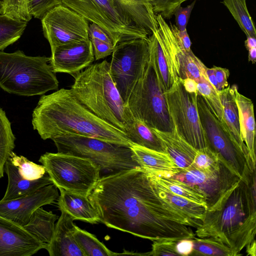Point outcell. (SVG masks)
Listing matches in <instances>:
<instances>
[{
  "instance_id": "6da1fadb",
  "label": "cell",
  "mask_w": 256,
  "mask_h": 256,
  "mask_svg": "<svg viewBox=\"0 0 256 256\" xmlns=\"http://www.w3.org/2000/svg\"><path fill=\"white\" fill-rule=\"evenodd\" d=\"M100 222L152 241L193 238L201 221L182 214L162 198L150 176L140 168L100 178L88 196Z\"/></svg>"
},
{
  "instance_id": "7a4b0ae2",
  "label": "cell",
  "mask_w": 256,
  "mask_h": 256,
  "mask_svg": "<svg viewBox=\"0 0 256 256\" xmlns=\"http://www.w3.org/2000/svg\"><path fill=\"white\" fill-rule=\"evenodd\" d=\"M32 124L44 140L60 136L79 135L128 146L134 145L124 132L82 104L70 89L62 88L42 96L33 110Z\"/></svg>"
},
{
  "instance_id": "3957f363",
  "label": "cell",
  "mask_w": 256,
  "mask_h": 256,
  "mask_svg": "<svg viewBox=\"0 0 256 256\" xmlns=\"http://www.w3.org/2000/svg\"><path fill=\"white\" fill-rule=\"evenodd\" d=\"M256 196L240 179L212 208L207 210L196 228L198 238H212L230 248L238 256L255 238Z\"/></svg>"
},
{
  "instance_id": "277c9868",
  "label": "cell",
  "mask_w": 256,
  "mask_h": 256,
  "mask_svg": "<svg viewBox=\"0 0 256 256\" xmlns=\"http://www.w3.org/2000/svg\"><path fill=\"white\" fill-rule=\"evenodd\" d=\"M72 76L74 80L70 90L76 98L98 118L124 132L130 116L111 76L110 62L92 64Z\"/></svg>"
},
{
  "instance_id": "5b68a950",
  "label": "cell",
  "mask_w": 256,
  "mask_h": 256,
  "mask_svg": "<svg viewBox=\"0 0 256 256\" xmlns=\"http://www.w3.org/2000/svg\"><path fill=\"white\" fill-rule=\"evenodd\" d=\"M50 57L31 56L22 51L0 52V88L12 94L41 95L57 90L58 81L48 62Z\"/></svg>"
},
{
  "instance_id": "8992f818",
  "label": "cell",
  "mask_w": 256,
  "mask_h": 256,
  "mask_svg": "<svg viewBox=\"0 0 256 256\" xmlns=\"http://www.w3.org/2000/svg\"><path fill=\"white\" fill-rule=\"evenodd\" d=\"M58 152L88 158L110 172L140 168L130 146L79 135L58 136L51 139Z\"/></svg>"
},
{
  "instance_id": "52a82bcc",
  "label": "cell",
  "mask_w": 256,
  "mask_h": 256,
  "mask_svg": "<svg viewBox=\"0 0 256 256\" xmlns=\"http://www.w3.org/2000/svg\"><path fill=\"white\" fill-rule=\"evenodd\" d=\"M58 188L88 196L100 178V169L92 160L62 152H46L39 159Z\"/></svg>"
},
{
  "instance_id": "ba28073f",
  "label": "cell",
  "mask_w": 256,
  "mask_h": 256,
  "mask_svg": "<svg viewBox=\"0 0 256 256\" xmlns=\"http://www.w3.org/2000/svg\"><path fill=\"white\" fill-rule=\"evenodd\" d=\"M126 107L130 116L143 121L152 128L163 132L174 130L164 92L150 60Z\"/></svg>"
},
{
  "instance_id": "9c48e42d",
  "label": "cell",
  "mask_w": 256,
  "mask_h": 256,
  "mask_svg": "<svg viewBox=\"0 0 256 256\" xmlns=\"http://www.w3.org/2000/svg\"><path fill=\"white\" fill-rule=\"evenodd\" d=\"M62 4L104 29L114 46L126 40L148 38L150 34L137 26L114 0H62Z\"/></svg>"
},
{
  "instance_id": "30bf717a",
  "label": "cell",
  "mask_w": 256,
  "mask_h": 256,
  "mask_svg": "<svg viewBox=\"0 0 256 256\" xmlns=\"http://www.w3.org/2000/svg\"><path fill=\"white\" fill-rule=\"evenodd\" d=\"M149 60L148 38L126 40L115 46L110 62V72L126 105Z\"/></svg>"
},
{
  "instance_id": "8fae6325",
  "label": "cell",
  "mask_w": 256,
  "mask_h": 256,
  "mask_svg": "<svg viewBox=\"0 0 256 256\" xmlns=\"http://www.w3.org/2000/svg\"><path fill=\"white\" fill-rule=\"evenodd\" d=\"M164 94L177 134L196 150L208 148L198 110V94L186 92L180 78L177 77Z\"/></svg>"
},
{
  "instance_id": "7c38bea8",
  "label": "cell",
  "mask_w": 256,
  "mask_h": 256,
  "mask_svg": "<svg viewBox=\"0 0 256 256\" xmlns=\"http://www.w3.org/2000/svg\"><path fill=\"white\" fill-rule=\"evenodd\" d=\"M197 107L208 148L220 160L242 179L248 167L242 151L227 128L210 110L203 97L197 96Z\"/></svg>"
},
{
  "instance_id": "4fadbf2b",
  "label": "cell",
  "mask_w": 256,
  "mask_h": 256,
  "mask_svg": "<svg viewBox=\"0 0 256 256\" xmlns=\"http://www.w3.org/2000/svg\"><path fill=\"white\" fill-rule=\"evenodd\" d=\"M41 22L44 36L50 44L51 51L60 46L90 40L88 22L63 4L49 11Z\"/></svg>"
},
{
  "instance_id": "5bb4252c",
  "label": "cell",
  "mask_w": 256,
  "mask_h": 256,
  "mask_svg": "<svg viewBox=\"0 0 256 256\" xmlns=\"http://www.w3.org/2000/svg\"><path fill=\"white\" fill-rule=\"evenodd\" d=\"M182 182L202 194L206 198L207 210L217 204L240 178L224 164L212 171L194 168L180 170L170 177Z\"/></svg>"
},
{
  "instance_id": "9a60e30c",
  "label": "cell",
  "mask_w": 256,
  "mask_h": 256,
  "mask_svg": "<svg viewBox=\"0 0 256 256\" xmlns=\"http://www.w3.org/2000/svg\"><path fill=\"white\" fill-rule=\"evenodd\" d=\"M58 196V188L54 184H50L18 198L0 200V215L24 226L35 210L54 203Z\"/></svg>"
},
{
  "instance_id": "2e32d148",
  "label": "cell",
  "mask_w": 256,
  "mask_h": 256,
  "mask_svg": "<svg viewBox=\"0 0 256 256\" xmlns=\"http://www.w3.org/2000/svg\"><path fill=\"white\" fill-rule=\"evenodd\" d=\"M46 247L24 226L0 215V256H31Z\"/></svg>"
},
{
  "instance_id": "e0dca14e",
  "label": "cell",
  "mask_w": 256,
  "mask_h": 256,
  "mask_svg": "<svg viewBox=\"0 0 256 256\" xmlns=\"http://www.w3.org/2000/svg\"><path fill=\"white\" fill-rule=\"evenodd\" d=\"M50 66L54 73L72 76L95 60L90 40L60 46L52 50Z\"/></svg>"
},
{
  "instance_id": "ac0fdd59",
  "label": "cell",
  "mask_w": 256,
  "mask_h": 256,
  "mask_svg": "<svg viewBox=\"0 0 256 256\" xmlns=\"http://www.w3.org/2000/svg\"><path fill=\"white\" fill-rule=\"evenodd\" d=\"M60 211L52 238L46 249L50 256H84L72 234L74 219L64 210Z\"/></svg>"
},
{
  "instance_id": "d6986e66",
  "label": "cell",
  "mask_w": 256,
  "mask_h": 256,
  "mask_svg": "<svg viewBox=\"0 0 256 256\" xmlns=\"http://www.w3.org/2000/svg\"><path fill=\"white\" fill-rule=\"evenodd\" d=\"M130 148L140 168L148 174L170 178L181 170L166 152L134 144Z\"/></svg>"
},
{
  "instance_id": "ffe728a7",
  "label": "cell",
  "mask_w": 256,
  "mask_h": 256,
  "mask_svg": "<svg viewBox=\"0 0 256 256\" xmlns=\"http://www.w3.org/2000/svg\"><path fill=\"white\" fill-rule=\"evenodd\" d=\"M235 85L222 89L218 92L220 100L224 124L233 140L236 142L244 152L248 164L252 162L248 150L242 142L240 132L239 115L236 98Z\"/></svg>"
},
{
  "instance_id": "44dd1931",
  "label": "cell",
  "mask_w": 256,
  "mask_h": 256,
  "mask_svg": "<svg viewBox=\"0 0 256 256\" xmlns=\"http://www.w3.org/2000/svg\"><path fill=\"white\" fill-rule=\"evenodd\" d=\"M60 196L58 198V206L74 220H80L94 224L100 222L97 210L92 206L88 196L58 188Z\"/></svg>"
},
{
  "instance_id": "7402d4cb",
  "label": "cell",
  "mask_w": 256,
  "mask_h": 256,
  "mask_svg": "<svg viewBox=\"0 0 256 256\" xmlns=\"http://www.w3.org/2000/svg\"><path fill=\"white\" fill-rule=\"evenodd\" d=\"M4 172L7 174L8 184L6 193L1 200H8L23 196L35 192L40 188L53 184L48 174L36 180H27L22 178L18 170L9 158L4 165Z\"/></svg>"
},
{
  "instance_id": "603a6c76",
  "label": "cell",
  "mask_w": 256,
  "mask_h": 256,
  "mask_svg": "<svg viewBox=\"0 0 256 256\" xmlns=\"http://www.w3.org/2000/svg\"><path fill=\"white\" fill-rule=\"evenodd\" d=\"M152 128L160 139L166 152L179 168L184 170L192 168L197 150L179 136L174 129L172 132H163Z\"/></svg>"
},
{
  "instance_id": "cb8c5ba5",
  "label": "cell",
  "mask_w": 256,
  "mask_h": 256,
  "mask_svg": "<svg viewBox=\"0 0 256 256\" xmlns=\"http://www.w3.org/2000/svg\"><path fill=\"white\" fill-rule=\"evenodd\" d=\"M235 92L241 138L248 150L252 162L256 164V124L254 104L250 99L238 92L237 87Z\"/></svg>"
},
{
  "instance_id": "d4e9b609",
  "label": "cell",
  "mask_w": 256,
  "mask_h": 256,
  "mask_svg": "<svg viewBox=\"0 0 256 256\" xmlns=\"http://www.w3.org/2000/svg\"><path fill=\"white\" fill-rule=\"evenodd\" d=\"M122 12L138 26L150 34L157 31L158 25L151 0H114Z\"/></svg>"
},
{
  "instance_id": "484cf974",
  "label": "cell",
  "mask_w": 256,
  "mask_h": 256,
  "mask_svg": "<svg viewBox=\"0 0 256 256\" xmlns=\"http://www.w3.org/2000/svg\"><path fill=\"white\" fill-rule=\"evenodd\" d=\"M124 132L133 144L166 152L160 139L143 121L130 116L126 122Z\"/></svg>"
},
{
  "instance_id": "4316f807",
  "label": "cell",
  "mask_w": 256,
  "mask_h": 256,
  "mask_svg": "<svg viewBox=\"0 0 256 256\" xmlns=\"http://www.w3.org/2000/svg\"><path fill=\"white\" fill-rule=\"evenodd\" d=\"M58 218L56 214L40 207L34 212L28 223L24 228L47 246L51 241L55 222Z\"/></svg>"
},
{
  "instance_id": "83f0119b",
  "label": "cell",
  "mask_w": 256,
  "mask_h": 256,
  "mask_svg": "<svg viewBox=\"0 0 256 256\" xmlns=\"http://www.w3.org/2000/svg\"><path fill=\"white\" fill-rule=\"evenodd\" d=\"M150 176L155 182L158 194L162 198L186 216L198 220H203L207 210L206 205L194 202L172 192L156 182L151 176Z\"/></svg>"
},
{
  "instance_id": "f1b7e54d",
  "label": "cell",
  "mask_w": 256,
  "mask_h": 256,
  "mask_svg": "<svg viewBox=\"0 0 256 256\" xmlns=\"http://www.w3.org/2000/svg\"><path fill=\"white\" fill-rule=\"evenodd\" d=\"M148 41L150 60L152 64L158 84L164 92L170 88L174 80L155 33L148 36Z\"/></svg>"
},
{
  "instance_id": "f546056e",
  "label": "cell",
  "mask_w": 256,
  "mask_h": 256,
  "mask_svg": "<svg viewBox=\"0 0 256 256\" xmlns=\"http://www.w3.org/2000/svg\"><path fill=\"white\" fill-rule=\"evenodd\" d=\"M178 76L181 79L189 78L197 83L206 79V66L192 52H186L181 46L178 54Z\"/></svg>"
},
{
  "instance_id": "4dcf8cb0",
  "label": "cell",
  "mask_w": 256,
  "mask_h": 256,
  "mask_svg": "<svg viewBox=\"0 0 256 256\" xmlns=\"http://www.w3.org/2000/svg\"><path fill=\"white\" fill-rule=\"evenodd\" d=\"M72 234L84 256H113L122 254L111 251L94 235L76 225Z\"/></svg>"
},
{
  "instance_id": "1f68e13d",
  "label": "cell",
  "mask_w": 256,
  "mask_h": 256,
  "mask_svg": "<svg viewBox=\"0 0 256 256\" xmlns=\"http://www.w3.org/2000/svg\"><path fill=\"white\" fill-rule=\"evenodd\" d=\"M28 22L4 14H0V52L20 38Z\"/></svg>"
},
{
  "instance_id": "d6a6232c",
  "label": "cell",
  "mask_w": 256,
  "mask_h": 256,
  "mask_svg": "<svg viewBox=\"0 0 256 256\" xmlns=\"http://www.w3.org/2000/svg\"><path fill=\"white\" fill-rule=\"evenodd\" d=\"M15 140L11 124L0 108V178L4 176V165L13 152Z\"/></svg>"
},
{
  "instance_id": "836d02e7",
  "label": "cell",
  "mask_w": 256,
  "mask_h": 256,
  "mask_svg": "<svg viewBox=\"0 0 256 256\" xmlns=\"http://www.w3.org/2000/svg\"><path fill=\"white\" fill-rule=\"evenodd\" d=\"M228 9L246 36L256 37V30L246 0H222V2Z\"/></svg>"
},
{
  "instance_id": "e575fe53",
  "label": "cell",
  "mask_w": 256,
  "mask_h": 256,
  "mask_svg": "<svg viewBox=\"0 0 256 256\" xmlns=\"http://www.w3.org/2000/svg\"><path fill=\"white\" fill-rule=\"evenodd\" d=\"M193 251L190 255L237 256L230 248L220 242L212 238H193Z\"/></svg>"
},
{
  "instance_id": "d590c367",
  "label": "cell",
  "mask_w": 256,
  "mask_h": 256,
  "mask_svg": "<svg viewBox=\"0 0 256 256\" xmlns=\"http://www.w3.org/2000/svg\"><path fill=\"white\" fill-rule=\"evenodd\" d=\"M150 175L156 182L172 192L194 202L206 206L204 196L194 188L185 183L172 178Z\"/></svg>"
},
{
  "instance_id": "8d00e7d4",
  "label": "cell",
  "mask_w": 256,
  "mask_h": 256,
  "mask_svg": "<svg viewBox=\"0 0 256 256\" xmlns=\"http://www.w3.org/2000/svg\"><path fill=\"white\" fill-rule=\"evenodd\" d=\"M9 160L18 170L21 176L27 180H36L42 178L46 170L42 165L36 164L22 156H18L13 152Z\"/></svg>"
},
{
  "instance_id": "74e56055",
  "label": "cell",
  "mask_w": 256,
  "mask_h": 256,
  "mask_svg": "<svg viewBox=\"0 0 256 256\" xmlns=\"http://www.w3.org/2000/svg\"><path fill=\"white\" fill-rule=\"evenodd\" d=\"M197 88L198 94L203 97L210 110L226 128L224 120L222 108L218 92L214 89L206 79L198 83Z\"/></svg>"
},
{
  "instance_id": "f35d334b",
  "label": "cell",
  "mask_w": 256,
  "mask_h": 256,
  "mask_svg": "<svg viewBox=\"0 0 256 256\" xmlns=\"http://www.w3.org/2000/svg\"><path fill=\"white\" fill-rule=\"evenodd\" d=\"M222 162L216 154L208 148L197 150L192 168L203 171H212L218 169Z\"/></svg>"
},
{
  "instance_id": "ab89813d",
  "label": "cell",
  "mask_w": 256,
  "mask_h": 256,
  "mask_svg": "<svg viewBox=\"0 0 256 256\" xmlns=\"http://www.w3.org/2000/svg\"><path fill=\"white\" fill-rule=\"evenodd\" d=\"M28 3V0H4L2 14L28 22L32 18L29 12Z\"/></svg>"
},
{
  "instance_id": "60d3db41",
  "label": "cell",
  "mask_w": 256,
  "mask_h": 256,
  "mask_svg": "<svg viewBox=\"0 0 256 256\" xmlns=\"http://www.w3.org/2000/svg\"><path fill=\"white\" fill-rule=\"evenodd\" d=\"M180 240L161 238L153 240L152 250L142 255L146 256H179L176 251V244Z\"/></svg>"
},
{
  "instance_id": "b9f144b4",
  "label": "cell",
  "mask_w": 256,
  "mask_h": 256,
  "mask_svg": "<svg viewBox=\"0 0 256 256\" xmlns=\"http://www.w3.org/2000/svg\"><path fill=\"white\" fill-rule=\"evenodd\" d=\"M62 4V0H28L30 14L34 18L42 19L49 11Z\"/></svg>"
},
{
  "instance_id": "7bdbcfd3",
  "label": "cell",
  "mask_w": 256,
  "mask_h": 256,
  "mask_svg": "<svg viewBox=\"0 0 256 256\" xmlns=\"http://www.w3.org/2000/svg\"><path fill=\"white\" fill-rule=\"evenodd\" d=\"M188 0H151L156 14H160L164 19H170L184 2Z\"/></svg>"
},
{
  "instance_id": "ee69618b",
  "label": "cell",
  "mask_w": 256,
  "mask_h": 256,
  "mask_svg": "<svg viewBox=\"0 0 256 256\" xmlns=\"http://www.w3.org/2000/svg\"><path fill=\"white\" fill-rule=\"evenodd\" d=\"M89 39L92 44L95 60L104 58L112 54L114 48L112 44L94 38Z\"/></svg>"
},
{
  "instance_id": "f6af8a7d",
  "label": "cell",
  "mask_w": 256,
  "mask_h": 256,
  "mask_svg": "<svg viewBox=\"0 0 256 256\" xmlns=\"http://www.w3.org/2000/svg\"><path fill=\"white\" fill-rule=\"evenodd\" d=\"M196 2V0H194L186 7L180 6L175 11L174 14L175 16V25L180 31L186 29V26Z\"/></svg>"
},
{
  "instance_id": "bcb514c9",
  "label": "cell",
  "mask_w": 256,
  "mask_h": 256,
  "mask_svg": "<svg viewBox=\"0 0 256 256\" xmlns=\"http://www.w3.org/2000/svg\"><path fill=\"white\" fill-rule=\"evenodd\" d=\"M88 34L89 38H97L113 44L112 40L108 33L99 26L94 23L90 22L89 24Z\"/></svg>"
},
{
  "instance_id": "7dc6e473",
  "label": "cell",
  "mask_w": 256,
  "mask_h": 256,
  "mask_svg": "<svg viewBox=\"0 0 256 256\" xmlns=\"http://www.w3.org/2000/svg\"><path fill=\"white\" fill-rule=\"evenodd\" d=\"M192 238H182L178 240L176 244V251L179 256H188L193 251Z\"/></svg>"
},
{
  "instance_id": "c3c4849f",
  "label": "cell",
  "mask_w": 256,
  "mask_h": 256,
  "mask_svg": "<svg viewBox=\"0 0 256 256\" xmlns=\"http://www.w3.org/2000/svg\"><path fill=\"white\" fill-rule=\"evenodd\" d=\"M213 67L220 90H221L228 86V79L230 76V71L227 68L220 66H214Z\"/></svg>"
},
{
  "instance_id": "681fc988",
  "label": "cell",
  "mask_w": 256,
  "mask_h": 256,
  "mask_svg": "<svg viewBox=\"0 0 256 256\" xmlns=\"http://www.w3.org/2000/svg\"><path fill=\"white\" fill-rule=\"evenodd\" d=\"M177 35L180 44L186 52H190L191 50V42L188 34L186 29L183 31L177 30Z\"/></svg>"
},
{
  "instance_id": "f907efd6",
  "label": "cell",
  "mask_w": 256,
  "mask_h": 256,
  "mask_svg": "<svg viewBox=\"0 0 256 256\" xmlns=\"http://www.w3.org/2000/svg\"><path fill=\"white\" fill-rule=\"evenodd\" d=\"M182 84L185 90L190 93L198 94L197 84L198 83L192 79L186 78L181 79Z\"/></svg>"
},
{
  "instance_id": "816d5d0a",
  "label": "cell",
  "mask_w": 256,
  "mask_h": 256,
  "mask_svg": "<svg viewBox=\"0 0 256 256\" xmlns=\"http://www.w3.org/2000/svg\"><path fill=\"white\" fill-rule=\"evenodd\" d=\"M206 76L208 80L212 85L214 89L218 92L220 90L216 80L214 68H206L205 71Z\"/></svg>"
},
{
  "instance_id": "f5cc1de1",
  "label": "cell",
  "mask_w": 256,
  "mask_h": 256,
  "mask_svg": "<svg viewBox=\"0 0 256 256\" xmlns=\"http://www.w3.org/2000/svg\"><path fill=\"white\" fill-rule=\"evenodd\" d=\"M244 44L247 50L256 48V37L246 36Z\"/></svg>"
},
{
  "instance_id": "db71d44e",
  "label": "cell",
  "mask_w": 256,
  "mask_h": 256,
  "mask_svg": "<svg viewBox=\"0 0 256 256\" xmlns=\"http://www.w3.org/2000/svg\"><path fill=\"white\" fill-rule=\"evenodd\" d=\"M256 244L255 239L246 246L247 256H256Z\"/></svg>"
},
{
  "instance_id": "11a10c76",
  "label": "cell",
  "mask_w": 256,
  "mask_h": 256,
  "mask_svg": "<svg viewBox=\"0 0 256 256\" xmlns=\"http://www.w3.org/2000/svg\"><path fill=\"white\" fill-rule=\"evenodd\" d=\"M248 50V60L252 64H255L256 62V48L250 49Z\"/></svg>"
},
{
  "instance_id": "9f6ffc18",
  "label": "cell",
  "mask_w": 256,
  "mask_h": 256,
  "mask_svg": "<svg viewBox=\"0 0 256 256\" xmlns=\"http://www.w3.org/2000/svg\"><path fill=\"white\" fill-rule=\"evenodd\" d=\"M4 10V4L2 2L0 1V14L3 13Z\"/></svg>"
},
{
  "instance_id": "6f0895ef",
  "label": "cell",
  "mask_w": 256,
  "mask_h": 256,
  "mask_svg": "<svg viewBox=\"0 0 256 256\" xmlns=\"http://www.w3.org/2000/svg\"><path fill=\"white\" fill-rule=\"evenodd\" d=\"M0 1L3 3V2H4V0H0Z\"/></svg>"
}]
</instances>
